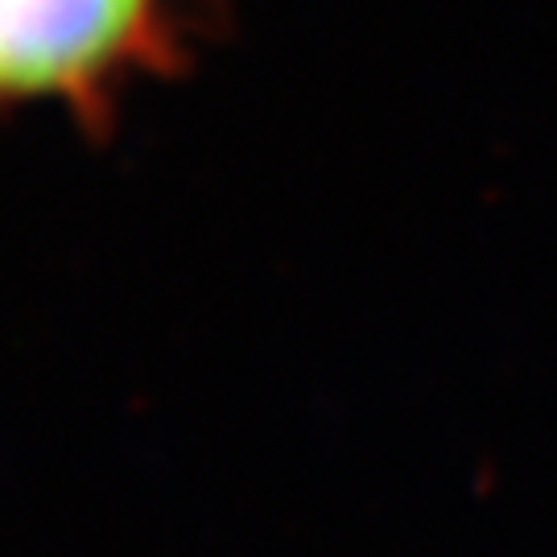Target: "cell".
Wrapping results in <instances>:
<instances>
[{
  "mask_svg": "<svg viewBox=\"0 0 557 557\" xmlns=\"http://www.w3.org/2000/svg\"><path fill=\"white\" fill-rule=\"evenodd\" d=\"M174 0H0V103L103 108L158 66Z\"/></svg>",
  "mask_w": 557,
  "mask_h": 557,
  "instance_id": "obj_1",
  "label": "cell"
}]
</instances>
